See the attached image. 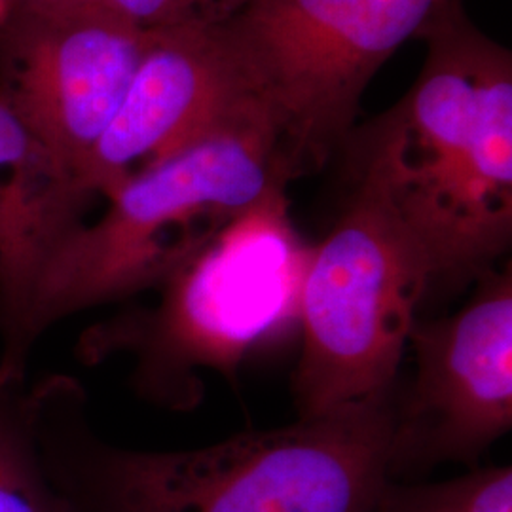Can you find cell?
I'll list each match as a JSON object with an SVG mask.
<instances>
[{
  "mask_svg": "<svg viewBox=\"0 0 512 512\" xmlns=\"http://www.w3.org/2000/svg\"><path fill=\"white\" fill-rule=\"evenodd\" d=\"M418 40L425 63L403 99L342 150L414 239L427 298L463 291L512 241V55L467 18L461 0Z\"/></svg>",
  "mask_w": 512,
  "mask_h": 512,
  "instance_id": "obj_1",
  "label": "cell"
},
{
  "mask_svg": "<svg viewBox=\"0 0 512 512\" xmlns=\"http://www.w3.org/2000/svg\"><path fill=\"white\" fill-rule=\"evenodd\" d=\"M40 448L74 512H370L387 476L393 391L183 452L99 439L67 376L31 385Z\"/></svg>",
  "mask_w": 512,
  "mask_h": 512,
  "instance_id": "obj_2",
  "label": "cell"
},
{
  "mask_svg": "<svg viewBox=\"0 0 512 512\" xmlns=\"http://www.w3.org/2000/svg\"><path fill=\"white\" fill-rule=\"evenodd\" d=\"M298 179L268 112L258 107L129 177L99 219L76 226L48 260L0 365L27 372L40 334L63 317L158 289L188 258Z\"/></svg>",
  "mask_w": 512,
  "mask_h": 512,
  "instance_id": "obj_3",
  "label": "cell"
},
{
  "mask_svg": "<svg viewBox=\"0 0 512 512\" xmlns=\"http://www.w3.org/2000/svg\"><path fill=\"white\" fill-rule=\"evenodd\" d=\"M311 247L289 217L287 194L228 224L154 289L147 308H129L86 330L78 353L101 363L133 359L131 385L148 403L192 410L200 372L234 380L241 363L298 327L300 289Z\"/></svg>",
  "mask_w": 512,
  "mask_h": 512,
  "instance_id": "obj_4",
  "label": "cell"
},
{
  "mask_svg": "<svg viewBox=\"0 0 512 512\" xmlns=\"http://www.w3.org/2000/svg\"><path fill=\"white\" fill-rule=\"evenodd\" d=\"M427 287L425 262L403 222L374 184L353 175L348 203L311 247L302 279L298 418L395 391Z\"/></svg>",
  "mask_w": 512,
  "mask_h": 512,
  "instance_id": "obj_5",
  "label": "cell"
},
{
  "mask_svg": "<svg viewBox=\"0 0 512 512\" xmlns=\"http://www.w3.org/2000/svg\"><path fill=\"white\" fill-rule=\"evenodd\" d=\"M454 0H255L222 29L300 177L355 129L366 86Z\"/></svg>",
  "mask_w": 512,
  "mask_h": 512,
  "instance_id": "obj_6",
  "label": "cell"
},
{
  "mask_svg": "<svg viewBox=\"0 0 512 512\" xmlns=\"http://www.w3.org/2000/svg\"><path fill=\"white\" fill-rule=\"evenodd\" d=\"M458 313L416 319L408 344L416 374L393 391L387 476L414 482L442 463L475 469L512 427V274L480 277Z\"/></svg>",
  "mask_w": 512,
  "mask_h": 512,
  "instance_id": "obj_7",
  "label": "cell"
},
{
  "mask_svg": "<svg viewBox=\"0 0 512 512\" xmlns=\"http://www.w3.org/2000/svg\"><path fill=\"white\" fill-rule=\"evenodd\" d=\"M148 37L107 2L12 6L0 25V97L80 192L84 165L120 109Z\"/></svg>",
  "mask_w": 512,
  "mask_h": 512,
  "instance_id": "obj_8",
  "label": "cell"
},
{
  "mask_svg": "<svg viewBox=\"0 0 512 512\" xmlns=\"http://www.w3.org/2000/svg\"><path fill=\"white\" fill-rule=\"evenodd\" d=\"M148 33L128 93L84 165L80 183L92 198L262 107L220 27Z\"/></svg>",
  "mask_w": 512,
  "mask_h": 512,
  "instance_id": "obj_9",
  "label": "cell"
},
{
  "mask_svg": "<svg viewBox=\"0 0 512 512\" xmlns=\"http://www.w3.org/2000/svg\"><path fill=\"white\" fill-rule=\"evenodd\" d=\"M90 196L59 169L0 97V336L18 340L38 279L80 226Z\"/></svg>",
  "mask_w": 512,
  "mask_h": 512,
  "instance_id": "obj_10",
  "label": "cell"
},
{
  "mask_svg": "<svg viewBox=\"0 0 512 512\" xmlns=\"http://www.w3.org/2000/svg\"><path fill=\"white\" fill-rule=\"evenodd\" d=\"M0 512H74L40 448L31 384L0 365Z\"/></svg>",
  "mask_w": 512,
  "mask_h": 512,
  "instance_id": "obj_11",
  "label": "cell"
},
{
  "mask_svg": "<svg viewBox=\"0 0 512 512\" xmlns=\"http://www.w3.org/2000/svg\"><path fill=\"white\" fill-rule=\"evenodd\" d=\"M370 512H512V469L475 467L433 484L385 480Z\"/></svg>",
  "mask_w": 512,
  "mask_h": 512,
  "instance_id": "obj_12",
  "label": "cell"
},
{
  "mask_svg": "<svg viewBox=\"0 0 512 512\" xmlns=\"http://www.w3.org/2000/svg\"><path fill=\"white\" fill-rule=\"evenodd\" d=\"M143 31L217 29L243 14L255 0H105Z\"/></svg>",
  "mask_w": 512,
  "mask_h": 512,
  "instance_id": "obj_13",
  "label": "cell"
},
{
  "mask_svg": "<svg viewBox=\"0 0 512 512\" xmlns=\"http://www.w3.org/2000/svg\"><path fill=\"white\" fill-rule=\"evenodd\" d=\"M105 0H12V6H38V8H78L103 4Z\"/></svg>",
  "mask_w": 512,
  "mask_h": 512,
  "instance_id": "obj_14",
  "label": "cell"
},
{
  "mask_svg": "<svg viewBox=\"0 0 512 512\" xmlns=\"http://www.w3.org/2000/svg\"><path fill=\"white\" fill-rule=\"evenodd\" d=\"M12 10V0H0V25L6 21Z\"/></svg>",
  "mask_w": 512,
  "mask_h": 512,
  "instance_id": "obj_15",
  "label": "cell"
}]
</instances>
